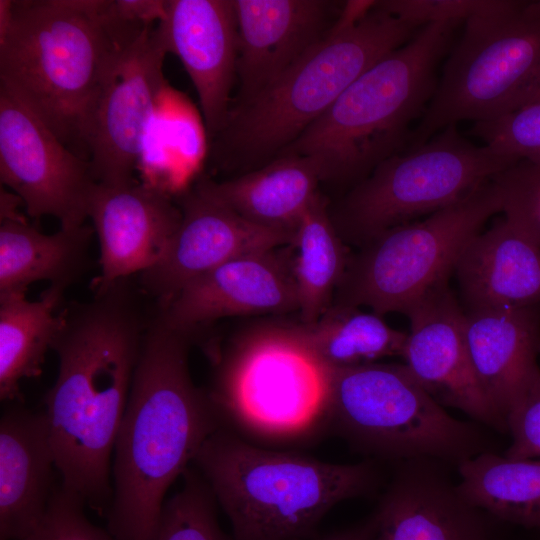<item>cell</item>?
<instances>
[{"label": "cell", "instance_id": "obj_37", "mask_svg": "<svg viewBox=\"0 0 540 540\" xmlns=\"http://www.w3.org/2000/svg\"><path fill=\"white\" fill-rule=\"evenodd\" d=\"M539 102H540V81L527 95L521 107L525 105L533 104V103H539Z\"/></svg>", "mask_w": 540, "mask_h": 540}, {"label": "cell", "instance_id": "obj_20", "mask_svg": "<svg viewBox=\"0 0 540 540\" xmlns=\"http://www.w3.org/2000/svg\"><path fill=\"white\" fill-rule=\"evenodd\" d=\"M401 463L373 512V540H496L493 518L459 494L439 461Z\"/></svg>", "mask_w": 540, "mask_h": 540}, {"label": "cell", "instance_id": "obj_7", "mask_svg": "<svg viewBox=\"0 0 540 540\" xmlns=\"http://www.w3.org/2000/svg\"><path fill=\"white\" fill-rule=\"evenodd\" d=\"M331 368L299 324L256 327L218 360L208 392L222 426L268 442L306 439L329 427Z\"/></svg>", "mask_w": 540, "mask_h": 540}, {"label": "cell", "instance_id": "obj_16", "mask_svg": "<svg viewBox=\"0 0 540 540\" xmlns=\"http://www.w3.org/2000/svg\"><path fill=\"white\" fill-rule=\"evenodd\" d=\"M299 311L291 245L233 258L181 289L158 313L191 337L218 319Z\"/></svg>", "mask_w": 540, "mask_h": 540}, {"label": "cell", "instance_id": "obj_33", "mask_svg": "<svg viewBox=\"0 0 540 540\" xmlns=\"http://www.w3.org/2000/svg\"><path fill=\"white\" fill-rule=\"evenodd\" d=\"M85 507L79 496L62 485L55 487L43 519L22 540H115L89 520Z\"/></svg>", "mask_w": 540, "mask_h": 540}, {"label": "cell", "instance_id": "obj_35", "mask_svg": "<svg viewBox=\"0 0 540 540\" xmlns=\"http://www.w3.org/2000/svg\"><path fill=\"white\" fill-rule=\"evenodd\" d=\"M512 437L503 455L509 459H540V373L506 418Z\"/></svg>", "mask_w": 540, "mask_h": 540}, {"label": "cell", "instance_id": "obj_25", "mask_svg": "<svg viewBox=\"0 0 540 540\" xmlns=\"http://www.w3.org/2000/svg\"><path fill=\"white\" fill-rule=\"evenodd\" d=\"M93 227L44 234L24 217L1 219L0 295L25 294L37 281L67 288L84 269Z\"/></svg>", "mask_w": 540, "mask_h": 540}, {"label": "cell", "instance_id": "obj_34", "mask_svg": "<svg viewBox=\"0 0 540 540\" xmlns=\"http://www.w3.org/2000/svg\"><path fill=\"white\" fill-rule=\"evenodd\" d=\"M378 5L392 15L423 27L433 22H465L505 8L510 0H387Z\"/></svg>", "mask_w": 540, "mask_h": 540}, {"label": "cell", "instance_id": "obj_21", "mask_svg": "<svg viewBox=\"0 0 540 540\" xmlns=\"http://www.w3.org/2000/svg\"><path fill=\"white\" fill-rule=\"evenodd\" d=\"M465 337L477 379L505 420L540 373V304L464 309Z\"/></svg>", "mask_w": 540, "mask_h": 540}, {"label": "cell", "instance_id": "obj_30", "mask_svg": "<svg viewBox=\"0 0 540 540\" xmlns=\"http://www.w3.org/2000/svg\"><path fill=\"white\" fill-rule=\"evenodd\" d=\"M183 486L165 501L153 540H232L221 528L217 502L197 468L182 475Z\"/></svg>", "mask_w": 540, "mask_h": 540}, {"label": "cell", "instance_id": "obj_9", "mask_svg": "<svg viewBox=\"0 0 540 540\" xmlns=\"http://www.w3.org/2000/svg\"><path fill=\"white\" fill-rule=\"evenodd\" d=\"M464 23L408 150L460 121H488L520 108L540 81V1L510 0Z\"/></svg>", "mask_w": 540, "mask_h": 540}, {"label": "cell", "instance_id": "obj_24", "mask_svg": "<svg viewBox=\"0 0 540 540\" xmlns=\"http://www.w3.org/2000/svg\"><path fill=\"white\" fill-rule=\"evenodd\" d=\"M321 170L308 156L283 154L263 166L225 181L201 180L218 200L247 221L294 234L318 194Z\"/></svg>", "mask_w": 540, "mask_h": 540}, {"label": "cell", "instance_id": "obj_6", "mask_svg": "<svg viewBox=\"0 0 540 540\" xmlns=\"http://www.w3.org/2000/svg\"><path fill=\"white\" fill-rule=\"evenodd\" d=\"M459 22H433L358 77L332 106L279 155L317 161L321 180L364 179L407 147L437 86V67ZM278 155V156H279Z\"/></svg>", "mask_w": 540, "mask_h": 540}, {"label": "cell", "instance_id": "obj_28", "mask_svg": "<svg viewBox=\"0 0 540 540\" xmlns=\"http://www.w3.org/2000/svg\"><path fill=\"white\" fill-rule=\"evenodd\" d=\"M290 245L300 323L309 324L332 304L350 256L319 192L302 215Z\"/></svg>", "mask_w": 540, "mask_h": 540}, {"label": "cell", "instance_id": "obj_11", "mask_svg": "<svg viewBox=\"0 0 540 540\" xmlns=\"http://www.w3.org/2000/svg\"><path fill=\"white\" fill-rule=\"evenodd\" d=\"M515 164L470 142L451 125L424 144L382 161L356 183L331 219L344 243L360 247L390 228L459 201Z\"/></svg>", "mask_w": 540, "mask_h": 540}, {"label": "cell", "instance_id": "obj_4", "mask_svg": "<svg viewBox=\"0 0 540 540\" xmlns=\"http://www.w3.org/2000/svg\"><path fill=\"white\" fill-rule=\"evenodd\" d=\"M420 28L377 1H347L314 47L251 100L230 108L210 139L213 159L219 167L244 168L278 156L358 77Z\"/></svg>", "mask_w": 540, "mask_h": 540}, {"label": "cell", "instance_id": "obj_23", "mask_svg": "<svg viewBox=\"0 0 540 540\" xmlns=\"http://www.w3.org/2000/svg\"><path fill=\"white\" fill-rule=\"evenodd\" d=\"M455 271L466 309L540 304V246L505 217L470 241Z\"/></svg>", "mask_w": 540, "mask_h": 540}, {"label": "cell", "instance_id": "obj_22", "mask_svg": "<svg viewBox=\"0 0 540 540\" xmlns=\"http://www.w3.org/2000/svg\"><path fill=\"white\" fill-rule=\"evenodd\" d=\"M11 404L0 419V540H22L39 525L57 470L44 410Z\"/></svg>", "mask_w": 540, "mask_h": 540}, {"label": "cell", "instance_id": "obj_12", "mask_svg": "<svg viewBox=\"0 0 540 540\" xmlns=\"http://www.w3.org/2000/svg\"><path fill=\"white\" fill-rule=\"evenodd\" d=\"M0 179L17 195L27 214L52 216L60 228L88 219L96 185L89 160L68 148L6 88L0 86Z\"/></svg>", "mask_w": 540, "mask_h": 540}, {"label": "cell", "instance_id": "obj_17", "mask_svg": "<svg viewBox=\"0 0 540 540\" xmlns=\"http://www.w3.org/2000/svg\"><path fill=\"white\" fill-rule=\"evenodd\" d=\"M100 248V276L94 289L143 273L163 256L182 219L166 191L132 181L96 183L88 204Z\"/></svg>", "mask_w": 540, "mask_h": 540}, {"label": "cell", "instance_id": "obj_2", "mask_svg": "<svg viewBox=\"0 0 540 540\" xmlns=\"http://www.w3.org/2000/svg\"><path fill=\"white\" fill-rule=\"evenodd\" d=\"M190 338L160 316L148 322L113 451L107 530L115 540H153L165 495L222 426L194 384Z\"/></svg>", "mask_w": 540, "mask_h": 540}, {"label": "cell", "instance_id": "obj_38", "mask_svg": "<svg viewBox=\"0 0 540 540\" xmlns=\"http://www.w3.org/2000/svg\"><path fill=\"white\" fill-rule=\"evenodd\" d=\"M539 353H540V344H539Z\"/></svg>", "mask_w": 540, "mask_h": 540}, {"label": "cell", "instance_id": "obj_19", "mask_svg": "<svg viewBox=\"0 0 540 540\" xmlns=\"http://www.w3.org/2000/svg\"><path fill=\"white\" fill-rule=\"evenodd\" d=\"M233 3L238 29V93L230 108L248 102L276 81L328 33L342 10H337L335 2L324 0Z\"/></svg>", "mask_w": 540, "mask_h": 540}, {"label": "cell", "instance_id": "obj_8", "mask_svg": "<svg viewBox=\"0 0 540 540\" xmlns=\"http://www.w3.org/2000/svg\"><path fill=\"white\" fill-rule=\"evenodd\" d=\"M329 427L358 450L399 460L456 466L493 451L478 424L450 416L405 364L331 368Z\"/></svg>", "mask_w": 540, "mask_h": 540}, {"label": "cell", "instance_id": "obj_1", "mask_svg": "<svg viewBox=\"0 0 540 540\" xmlns=\"http://www.w3.org/2000/svg\"><path fill=\"white\" fill-rule=\"evenodd\" d=\"M127 280L64 306L51 347L58 373L43 399L61 485L99 515L112 502L111 457L148 324Z\"/></svg>", "mask_w": 540, "mask_h": 540}, {"label": "cell", "instance_id": "obj_26", "mask_svg": "<svg viewBox=\"0 0 540 540\" xmlns=\"http://www.w3.org/2000/svg\"><path fill=\"white\" fill-rule=\"evenodd\" d=\"M66 288L50 285L39 299L0 295V399L22 402L20 384L42 372L46 353L61 327Z\"/></svg>", "mask_w": 540, "mask_h": 540}, {"label": "cell", "instance_id": "obj_18", "mask_svg": "<svg viewBox=\"0 0 540 540\" xmlns=\"http://www.w3.org/2000/svg\"><path fill=\"white\" fill-rule=\"evenodd\" d=\"M157 29L197 92L208 137L223 126L236 82L238 29L233 0H168Z\"/></svg>", "mask_w": 540, "mask_h": 540}, {"label": "cell", "instance_id": "obj_10", "mask_svg": "<svg viewBox=\"0 0 540 540\" xmlns=\"http://www.w3.org/2000/svg\"><path fill=\"white\" fill-rule=\"evenodd\" d=\"M502 208V191L492 178L422 221L378 234L349 256L332 303L366 306L380 316L404 314L448 281L467 245Z\"/></svg>", "mask_w": 540, "mask_h": 540}, {"label": "cell", "instance_id": "obj_14", "mask_svg": "<svg viewBox=\"0 0 540 540\" xmlns=\"http://www.w3.org/2000/svg\"><path fill=\"white\" fill-rule=\"evenodd\" d=\"M410 332L405 365L420 386L442 407L506 433L507 424L483 391L465 337V313L447 282L428 291L404 313Z\"/></svg>", "mask_w": 540, "mask_h": 540}, {"label": "cell", "instance_id": "obj_13", "mask_svg": "<svg viewBox=\"0 0 540 540\" xmlns=\"http://www.w3.org/2000/svg\"><path fill=\"white\" fill-rule=\"evenodd\" d=\"M157 24L123 46L105 81L87 143L96 183L135 181L149 124L169 86L163 73L168 53Z\"/></svg>", "mask_w": 540, "mask_h": 540}, {"label": "cell", "instance_id": "obj_5", "mask_svg": "<svg viewBox=\"0 0 540 540\" xmlns=\"http://www.w3.org/2000/svg\"><path fill=\"white\" fill-rule=\"evenodd\" d=\"M227 516L232 540H304L338 503L367 494L372 464H336L255 445L221 426L193 462Z\"/></svg>", "mask_w": 540, "mask_h": 540}, {"label": "cell", "instance_id": "obj_27", "mask_svg": "<svg viewBox=\"0 0 540 540\" xmlns=\"http://www.w3.org/2000/svg\"><path fill=\"white\" fill-rule=\"evenodd\" d=\"M457 467V490L470 505L495 520L540 532V459L487 451Z\"/></svg>", "mask_w": 540, "mask_h": 540}, {"label": "cell", "instance_id": "obj_3", "mask_svg": "<svg viewBox=\"0 0 540 540\" xmlns=\"http://www.w3.org/2000/svg\"><path fill=\"white\" fill-rule=\"evenodd\" d=\"M148 26L111 0H1L0 86L88 159L108 74L123 46Z\"/></svg>", "mask_w": 540, "mask_h": 540}, {"label": "cell", "instance_id": "obj_36", "mask_svg": "<svg viewBox=\"0 0 540 540\" xmlns=\"http://www.w3.org/2000/svg\"><path fill=\"white\" fill-rule=\"evenodd\" d=\"M376 520L372 513L365 520L349 527L319 534L318 532L304 540H373Z\"/></svg>", "mask_w": 540, "mask_h": 540}, {"label": "cell", "instance_id": "obj_29", "mask_svg": "<svg viewBox=\"0 0 540 540\" xmlns=\"http://www.w3.org/2000/svg\"><path fill=\"white\" fill-rule=\"evenodd\" d=\"M360 307L332 303L312 323H300L308 344L329 368L375 363L402 357L407 333L390 327L382 316Z\"/></svg>", "mask_w": 540, "mask_h": 540}, {"label": "cell", "instance_id": "obj_31", "mask_svg": "<svg viewBox=\"0 0 540 540\" xmlns=\"http://www.w3.org/2000/svg\"><path fill=\"white\" fill-rule=\"evenodd\" d=\"M471 133L515 163L540 165V102L492 120L475 122Z\"/></svg>", "mask_w": 540, "mask_h": 540}, {"label": "cell", "instance_id": "obj_32", "mask_svg": "<svg viewBox=\"0 0 540 540\" xmlns=\"http://www.w3.org/2000/svg\"><path fill=\"white\" fill-rule=\"evenodd\" d=\"M493 179L502 191L504 217L540 246V165L521 161Z\"/></svg>", "mask_w": 540, "mask_h": 540}, {"label": "cell", "instance_id": "obj_15", "mask_svg": "<svg viewBox=\"0 0 540 540\" xmlns=\"http://www.w3.org/2000/svg\"><path fill=\"white\" fill-rule=\"evenodd\" d=\"M182 219L161 259L140 274L143 290L167 304L193 280L241 255L290 245L293 234L255 225L199 181L181 197Z\"/></svg>", "mask_w": 540, "mask_h": 540}]
</instances>
